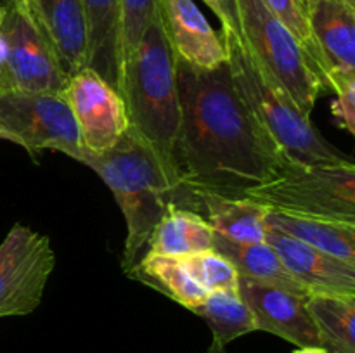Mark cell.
Instances as JSON below:
<instances>
[{
  "instance_id": "obj_1",
  "label": "cell",
  "mask_w": 355,
  "mask_h": 353,
  "mask_svg": "<svg viewBox=\"0 0 355 353\" xmlns=\"http://www.w3.org/2000/svg\"><path fill=\"white\" fill-rule=\"evenodd\" d=\"M175 68L180 127L173 163L184 204L200 213V194L241 197L269 179L284 154L239 93L227 61L200 69L175 59Z\"/></svg>"
},
{
  "instance_id": "obj_2",
  "label": "cell",
  "mask_w": 355,
  "mask_h": 353,
  "mask_svg": "<svg viewBox=\"0 0 355 353\" xmlns=\"http://www.w3.org/2000/svg\"><path fill=\"white\" fill-rule=\"evenodd\" d=\"M121 97L127 104L130 128L155 152L175 187L179 208H186L173 163V147L180 127L175 57L162 28L158 7L125 69Z\"/></svg>"
},
{
  "instance_id": "obj_3",
  "label": "cell",
  "mask_w": 355,
  "mask_h": 353,
  "mask_svg": "<svg viewBox=\"0 0 355 353\" xmlns=\"http://www.w3.org/2000/svg\"><path fill=\"white\" fill-rule=\"evenodd\" d=\"M92 168L110 187L127 224L121 269L130 272L144 255L151 232L170 208H179L175 187L144 141L128 127L123 137L103 154H87Z\"/></svg>"
},
{
  "instance_id": "obj_4",
  "label": "cell",
  "mask_w": 355,
  "mask_h": 353,
  "mask_svg": "<svg viewBox=\"0 0 355 353\" xmlns=\"http://www.w3.org/2000/svg\"><path fill=\"white\" fill-rule=\"evenodd\" d=\"M220 35L239 93L253 111L260 127L288 159L307 165L352 159L322 137L311 118L302 113L293 97L257 61L241 38L225 31H220Z\"/></svg>"
},
{
  "instance_id": "obj_5",
  "label": "cell",
  "mask_w": 355,
  "mask_h": 353,
  "mask_svg": "<svg viewBox=\"0 0 355 353\" xmlns=\"http://www.w3.org/2000/svg\"><path fill=\"white\" fill-rule=\"evenodd\" d=\"M241 197L274 211L355 224V165L352 159L307 165L283 156L269 179Z\"/></svg>"
},
{
  "instance_id": "obj_6",
  "label": "cell",
  "mask_w": 355,
  "mask_h": 353,
  "mask_svg": "<svg viewBox=\"0 0 355 353\" xmlns=\"http://www.w3.org/2000/svg\"><path fill=\"white\" fill-rule=\"evenodd\" d=\"M236 6L241 40L257 61L293 97L302 113L311 118L324 90L297 38L263 0H236Z\"/></svg>"
},
{
  "instance_id": "obj_7",
  "label": "cell",
  "mask_w": 355,
  "mask_h": 353,
  "mask_svg": "<svg viewBox=\"0 0 355 353\" xmlns=\"http://www.w3.org/2000/svg\"><path fill=\"white\" fill-rule=\"evenodd\" d=\"M0 128L30 154L51 149L83 163L87 152L61 93L0 92Z\"/></svg>"
},
{
  "instance_id": "obj_8",
  "label": "cell",
  "mask_w": 355,
  "mask_h": 353,
  "mask_svg": "<svg viewBox=\"0 0 355 353\" xmlns=\"http://www.w3.org/2000/svg\"><path fill=\"white\" fill-rule=\"evenodd\" d=\"M54 266L49 235L14 224L0 242V318L37 310Z\"/></svg>"
},
{
  "instance_id": "obj_9",
  "label": "cell",
  "mask_w": 355,
  "mask_h": 353,
  "mask_svg": "<svg viewBox=\"0 0 355 353\" xmlns=\"http://www.w3.org/2000/svg\"><path fill=\"white\" fill-rule=\"evenodd\" d=\"M0 37L6 45L10 90L62 92L68 75L59 64L51 42L26 9L10 0L0 3Z\"/></svg>"
},
{
  "instance_id": "obj_10",
  "label": "cell",
  "mask_w": 355,
  "mask_h": 353,
  "mask_svg": "<svg viewBox=\"0 0 355 353\" xmlns=\"http://www.w3.org/2000/svg\"><path fill=\"white\" fill-rule=\"evenodd\" d=\"M61 96L68 102L87 154H103L130 127L123 97L94 69L82 68L68 76Z\"/></svg>"
},
{
  "instance_id": "obj_11",
  "label": "cell",
  "mask_w": 355,
  "mask_h": 353,
  "mask_svg": "<svg viewBox=\"0 0 355 353\" xmlns=\"http://www.w3.org/2000/svg\"><path fill=\"white\" fill-rule=\"evenodd\" d=\"M309 26L326 66L329 90L355 82V2L305 0Z\"/></svg>"
},
{
  "instance_id": "obj_12",
  "label": "cell",
  "mask_w": 355,
  "mask_h": 353,
  "mask_svg": "<svg viewBox=\"0 0 355 353\" xmlns=\"http://www.w3.org/2000/svg\"><path fill=\"white\" fill-rule=\"evenodd\" d=\"M238 291L252 311L257 331L279 336L298 348L321 346L307 298L245 277H239Z\"/></svg>"
},
{
  "instance_id": "obj_13",
  "label": "cell",
  "mask_w": 355,
  "mask_h": 353,
  "mask_svg": "<svg viewBox=\"0 0 355 353\" xmlns=\"http://www.w3.org/2000/svg\"><path fill=\"white\" fill-rule=\"evenodd\" d=\"M156 7L175 59L200 69H215L227 61L220 31L210 26L194 0H156Z\"/></svg>"
},
{
  "instance_id": "obj_14",
  "label": "cell",
  "mask_w": 355,
  "mask_h": 353,
  "mask_svg": "<svg viewBox=\"0 0 355 353\" xmlns=\"http://www.w3.org/2000/svg\"><path fill=\"white\" fill-rule=\"evenodd\" d=\"M266 242L272 246L291 277L309 294L355 296V265L312 248L276 228L267 227Z\"/></svg>"
},
{
  "instance_id": "obj_15",
  "label": "cell",
  "mask_w": 355,
  "mask_h": 353,
  "mask_svg": "<svg viewBox=\"0 0 355 353\" xmlns=\"http://www.w3.org/2000/svg\"><path fill=\"white\" fill-rule=\"evenodd\" d=\"M37 24L68 76L87 66V24L82 0H35Z\"/></svg>"
},
{
  "instance_id": "obj_16",
  "label": "cell",
  "mask_w": 355,
  "mask_h": 353,
  "mask_svg": "<svg viewBox=\"0 0 355 353\" xmlns=\"http://www.w3.org/2000/svg\"><path fill=\"white\" fill-rule=\"evenodd\" d=\"M87 66L121 96V0H82Z\"/></svg>"
},
{
  "instance_id": "obj_17",
  "label": "cell",
  "mask_w": 355,
  "mask_h": 353,
  "mask_svg": "<svg viewBox=\"0 0 355 353\" xmlns=\"http://www.w3.org/2000/svg\"><path fill=\"white\" fill-rule=\"evenodd\" d=\"M200 215H203L215 234L232 242L266 241V217L269 208L248 197H229L222 194H200Z\"/></svg>"
},
{
  "instance_id": "obj_18",
  "label": "cell",
  "mask_w": 355,
  "mask_h": 353,
  "mask_svg": "<svg viewBox=\"0 0 355 353\" xmlns=\"http://www.w3.org/2000/svg\"><path fill=\"white\" fill-rule=\"evenodd\" d=\"M266 225L355 265V224L270 210Z\"/></svg>"
},
{
  "instance_id": "obj_19",
  "label": "cell",
  "mask_w": 355,
  "mask_h": 353,
  "mask_svg": "<svg viewBox=\"0 0 355 353\" xmlns=\"http://www.w3.org/2000/svg\"><path fill=\"white\" fill-rule=\"evenodd\" d=\"M215 230L198 211L170 208L151 232L144 253L184 258L214 249Z\"/></svg>"
},
{
  "instance_id": "obj_20",
  "label": "cell",
  "mask_w": 355,
  "mask_h": 353,
  "mask_svg": "<svg viewBox=\"0 0 355 353\" xmlns=\"http://www.w3.org/2000/svg\"><path fill=\"white\" fill-rule=\"evenodd\" d=\"M214 249L224 255L234 265L239 277L255 280L266 286L279 287L290 293L309 298L311 294L291 277L286 266L281 262L279 255L274 251L272 246L263 242H232L229 239L215 234Z\"/></svg>"
},
{
  "instance_id": "obj_21",
  "label": "cell",
  "mask_w": 355,
  "mask_h": 353,
  "mask_svg": "<svg viewBox=\"0 0 355 353\" xmlns=\"http://www.w3.org/2000/svg\"><path fill=\"white\" fill-rule=\"evenodd\" d=\"M307 307L328 353H355V296L311 294Z\"/></svg>"
},
{
  "instance_id": "obj_22",
  "label": "cell",
  "mask_w": 355,
  "mask_h": 353,
  "mask_svg": "<svg viewBox=\"0 0 355 353\" xmlns=\"http://www.w3.org/2000/svg\"><path fill=\"white\" fill-rule=\"evenodd\" d=\"M127 275L146 286H151L153 289L162 291L187 310H193L203 303L208 294V291L194 282L179 258L144 253Z\"/></svg>"
},
{
  "instance_id": "obj_23",
  "label": "cell",
  "mask_w": 355,
  "mask_h": 353,
  "mask_svg": "<svg viewBox=\"0 0 355 353\" xmlns=\"http://www.w3.org/2000/svg\"><path fill=\"white\" fill-rule=\"evenodd\" d=\"M191 311L207 322L214 332V339L222 346L257 331L252 311L238 289L210 291L203 303Z\"/></svg>"
},
{
  "instance_id": "obj_24",
  "label": "cell",
  "mask_w": 355,
  "mask_h": 353,
  "mask_svg": "<svg viewBox=\"0 0 355 353\" xmlns=\"http://www.w3.org/2000/svg\"><path fill=\"white\" fill-rule=\"evenodd\" d=\"M263 2L276 14L277 19L290 30V33L297 38L305 57H307L309 64H311L312 71H314L315 78L322 85V90H329L326 66L322 62L321 54H319V48L315 45L314 37H312L311 26H309L305 0H263Z\"/></svg>"
},
{
  "instance_id": "obj_25",
  "label": "cell",
  "mask_w": 355,
  "mask_h": 353,
  "mask_svg": "<svg viewBox=\"0 0 355 353\" xmlns=\"http://www.w3.org/2000/svg\"><path fill=\"white\" fill-rule=\"evenodd\" d=\"M179 260L194 282L208 293L217 289H238L239 273L236 272L234 265L215 249Z\"/></svg>"
},
{
  "instance_id": "obj_26",
  "label": "cell",
  "mask_w": 355,
  "mask_h": 353,
  "mask_svg": "<svg viewBox=\"0 0 355 353\" xmlns=\"http://www.w3.org/2000/svg\"><path fill=\"white\" fill-rule=\"evenodd\" d=\"M155 16L156 0H121V92L125 69Z\"/></svg>"
},
{
  "instance_id": "obj_27",
  "label": "cell",
  "mask_w": 355,
  "mask_h": 353,
  "mask_svg": "<svg viewBox=\"0 0 355 353\" xmlns=\"http://www.w3.org/2000/svg\"><path fill=\"white\" fill-rule=\"evenodd\" d=\"M333 116L349 134H355V82H349L336 92L331 107Z\"/></svg>"
},
{
  "instance_id": "obj_28",
  "label": "cell",
  "mask_w": 355,
  "mask_h": 353,
  "mask_svg": "<svg viewBox=\"0 0 355 353\" xmlns=\"http://www.w3.org/2000/svg\"><path fill=\"white\" fill-rule=\"evenodd\" d=\"M224 12V24L220 26V31L225 33H232L236 37L241 38V30H239V19H238V6L236 0H218Z\"/></svg>"
},
{
  "instance_id": "obj_29",
  "label": "cell",
  "mask_w": 355,
  "mask_h": 353,
  "mask_svg": "<svg viewBox=\"0 0 355 353\" xmlns=\"http://www.w3.org/2000/svg\"><path fill=\"white\" fill-rule=\"evenodd\" d=\"M6 90H10V82L6 62V45H3L2 37H0V92H6Z\"/></svg>"
},
{
  "instance_id": "obj_30",
  "label": "cell",
  "mask_w": 355,
  "mask_h": 353,
  "mask_svg": "<svg viewBox=\"0 0 355 353\" xmlns=\"http://www.w3.org/2000/svg\"><path fill=\"white\" fill-rule=\"evenodd\" d=\"M203 2L207 3L208 9L217 16V19L220 21V26H222V24H224V12H222V7L220 3H218V0H203Z\"/></svg>"
},
{
  "instance_id": "obj_31",
  "label": "cell",
  "mask_w": 355,
  "mask_h": 353,
  "mask_svg": "<svg viewBox=\"0 0 355 353\" xmlns=\"http://www.w3.org/2000/svg\"><path fill=\"white\" fill-rule=\"evenodd\" d=\"M10 2H14L16 6L23 7V9H26L28 12L31 14V17L35 19V23H37V17H35V0H10Z\"/></svg>"
},
{
  "instance_id": "obj_32",
  "label": "cell",
  "mask_w": 355,
  "mask_h": 353,
  "mask_svg": "<svg viewBox=\"0 0 355 353\" xmlns=\"http://www.w3.org/2000/svg\"><path fill=\"white\" fill-rule=\"evenodd\" d=\"M293 353H328L324 348L321 346H304V348H298L295 350Z\"/></svg>"
},
{
  "instance_id": "obj_33",
  "label": "cell",
  "mask_w": 355,
  "mask_h": 353,
  "mask_svg": "<svg viewBox=\"0 0 355 353\" xmlns=\"http://www.w3.org/2000/svg\"><path fill=\"white\" fill-rule=\"evenodd\" d=\"M207 353H227V352H225V346H222L220 343H217L214 339V341H211V345H210V348L207 350Z\"/></svg>"
},
{
  "instance_id": "obj_34",
  "label": "cell",
  "mask_w": 355,
  "mask_h": 353,
  "mask_svg": "<svg viewBox=\"0 0 355 353\" xmlns=\"http://www.w3.org/2000/svg\"><path fill=\"white\" fill-rule=\"evenodd\" d=\"M0 138H2V141H7V135H6V132L2 130V128H0Z\"/></svg>"
},
{
  "instance_id": "obj_35",
  "label": "cell",
  "mask_w": 355,
  "mask_h": 353,
  "mask_svg": "<svg viewBox=\"0 0 355 353\" xmlns=\"http://www.w3.org/2000/svg\"><path fill=\"white\" fill-rule=\"evenodd\" d=\"M350 2H355V0H350Z\"/></svg>"
}]
</instances>
